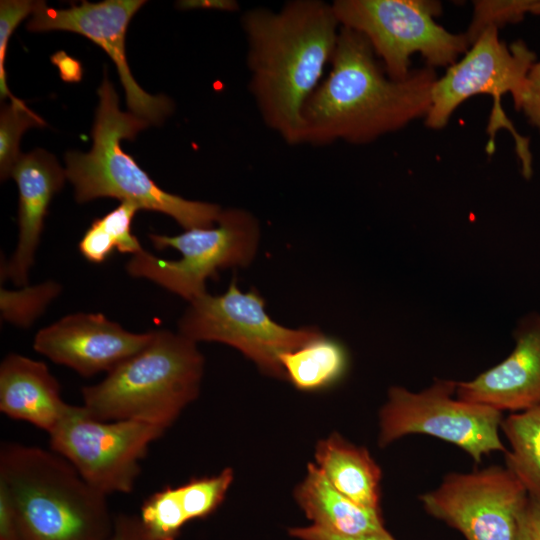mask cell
Segmentation results:
<instances>
[{"label": "cell", "mask_w": 540, "mask_h": 540, "mask_svg": "<svg viewBox=\"0 0 540 540\" xmlns=\"http://www.w3.org/2000/svg\"><path fill=\"white\" fill-rule=\"evenodd\" d=\"M71 404L61 397V387L47 365L11 353L0 365V411L7 417L34 425L48 434Z\"/></svg>", "instance_id": "e0dca14e"}, {"label": "cell", "mask_w": 540, "mask_h": 540, "mask_svg": "<svg viewBox=\"0 0 540 540\" xmlns=\"http://www.w3.org/2000/svg\"><path fill=\"white\" fill-rule=\"evenodd\" d=\"M529 12L540 15V0H530Z\"/></svg>", "instance_id": "d590c367"}, {"label": "cell", "mask_w": 540, "mask_h": 540, "mask_svg": "<svg viewBox=\"0 0 540 540\" xmlns=\"http://www.w3.org/2000/svg\"><path fill=\"white\" fill-rule=\"evenodd\" d=\"M332 7L340 26L363 35L395 80L411 73L414 53H420L431 68L449 67L471 46L466 33L453 34L435 22L441 11L435 1L335 0Z\"/></svg>", "instance_id": "8992f818"}, {"label": "cell", "mask_w": 540, "mask_h": 540, "mask_svg": "<svg viewBox=\"0 0 540 540\" xmlns=\"http://www.w3.org/2000/svg\"><path fill=\"white\" fill-rule=\"evenodd\" d=\"M51 62L57 66L60 78L65 82H79L82 79L83 70L81 63L66 54L65 51H57L51 56Z\"/></svg>", "instance_id": "836d02e7"}, {"label": "cell", "mask_w": 540, "mask_h": 540, "mask_svg": "<svg viewBox=\"0 0 540 540\" xmlns=\"http://www.w3.org/2000/svg\"><path fill=\"white\" fill-rule=\"evenodd\" d=\"M232 481V469L225 468L217 475L192 478L187 483L177 486L187 522L204 519L216 511L223 502Z\"/></svg>", "instance_id": "cb8c5ba5"}, {"label": "cell", "mask_w": 540, "mask_h": 540, "mask_svg": "<svg viewBox=\"0 0 540 540\" xmlns=\"http://www.w3.org/2000/svg\"><path fill=\"white\" fill-rule=\"evenodd\" d=\"M294 497L312 525L330 533L360 537L386 530L381 511L361 506L340 493L316 464H308Z\"/></svg>", "instance_id": "ac0fdd59"}, {"label": "cell", "mask_w": 540, "mask_h": 540, "mask_svg": "<svg viewBox=\"0 0 540 540\" xmlns=\"http://www.w3.org/2000/svg\"><path fill=\"white\" fill-rule=\"evenodd\" d=\"M280 362L286 380L301 391L313 392L342 380L349 355L342 342L320 333L299 348L283 353Z\"/></svg>", "instance_id": "ffe728a7"}, {"label": "cell", "mask_w": 540, "mask_h": 540, "mask_svg": "<svg viewBox=\"0 0 540 540\" xmlns=\"http://www.w3.org/2000/svg\"><path fill=\"white\" fill-rule=\"evenodd\" d=\"M500 428L510 446L505 453L506 467L530 496L540 499V402L503 418Z\"/></svg>", "instance_id": "44dd1931"}, {"label": "cell", "mask_w": 540, "mask_h": 540, "mask_svg": "<svg viewBox=\"0 0 540 540\" xmlns=\"http://www.w3.org/2000/svg\"><path fill=\"white\" fill-rule=\"evenodd\" d=\"M145 3L144 0L83 1L68 9H56L37 1L27 29L75 32L100 46L116 65L129 112L150 124L159 125L171 114L172 101L164 95H151L139 86L130 72L125 52L128 24Z\"/></svg>", "instance_id": "4fadbf2b"}, {"label": "cell", "mask_w": 540, "mask_h": 540, "mask_svg": "<svg viewBox=\"0 0 540 540\" xmlns=\"http://www.w3.org/2000/svg\"><path fill=\"white\" fill-rule=\"evenodd\" d=\"M138 516L153 540H176L187 523L177 487L171 486L148 496Z\"/></svg>", "instance_id": "603a6c76"}, {"label": "cell", "mask_w": 540, "mask_h": 540, "mask_svg": "<svg viewBox=\"0 0 540 540\" xmlns=\"http://www.w3.org/2000/svg\"><path fill=\"white\" fill-rule=\"evenodd\" d=\"M98 96L91 150L70 151L65 156L66 178L74 186L76 201L111 197L139 209L166 214L186 230L213 227L223 210L219 205L166 192L122 150V139H134L150 123L120 110L118 94L106 70Z\"/></svg>", "instance_id": "277c9868"}, {"label": "cell", "mask_w": 540, "mask_h": 540, "mask_svg": "<svg viewBox=\"0 0 540 540\" xmlns=\"http://www.w3.org/2000/svg\"><path fill=\"white\" fill-rule=\"evenodd\" d=\"M37 1L30 0H2L0 2V96L1 99L11 98V102H18L8 89L5 71V59L9 39L18 24L29 14L32 15Z\"/></svg>", "instance_id": "83f0119b"}, {"label": "cell", "mask_w": 540, "mask_h": 540, "mask_svg": "<svg viewBox=\"0 0 540 540\" xmlns=\"http://www.w3.org/2000/svg\"><path fill=\"white\" fill-rule=\"evenodd\" d=\"M259 236V223L251 213L239 208L222 210L213 227L175 236L149 234L156 249L174 248L180 259H161L143 249L131 257L126 270L192 302L207 293V279L216 277L219 270L247 266L256 254Z\"/></svg>", "instance_id": "52a82bcc"}, {"label": "cell", "mask_w": 540, "mask_h": 540, "mask_svg": "<svg viewBox=\"0 0 540 540\" xmlns=\"http://www.w3.org/2000/svg\"><path fill=\"white\" fill-rule=\"evenodd\" d=\"M151 338L152 331H127L100 313H75L39 330L33 347L53 362L90 377L110 372Z\"/></svg>", "instance_id": "5bb4252c"}, {"label": "cell", "mask_w": 540, "mask_h": 540, "mask_svg": "<svg viewBox=\"0 0 540 540\" xmlns=\"http://www.w3.org/2000/svg\"><path fill=\"white\" fill-rule=\"evenodd\" d=\"M528 491L507 467L449 473L419 499L425 511L466 540H516L517 518Z\"/></svg>", "instance_id": "7c38bea8"}, {"label": "cell", "mask_w": 540, "mask_h": 540, "mask_svg": "<svg viewBox=\"0 0 540 540\" xmlns=\"http://www.w3.org/2000/svg\"><path fill=\"white\" fill-rule=\"evenodd\" d=\"M204 358L196 342L168 330L99 383L82 388L83 406L102 421L135 420L168 429L200 390Z\"/></svg>", "instance_id": "5b68a950"}, {"label": "cell", "mask_w": 540, "mask_h": 540, "mask_svg": "<svg viewBox=\"0 0 540 540\" xmlns=\"http://www.w3.org/2000/svg\"><path fill=\"white\" fill-rule=\"evenodd\" d=\"M376 57L363 35L341 27L330 70L303 107L301 144H364L427 115L434 69L395 80Z\"/></svg>", "instance_id": "7a4b0ae2"}, {"label": "cell", "mask_w": 540, "mask_h": 540, "mask_svg": "<svg viewBox=\"0 0 540 540\" xmlns=\"http://www.w3.org/2000/svg\"><path fill=\"white\" fill-rule=\"evenodd\" d=\"M516 109L523 110L529 121L540 130V62L530 68L525 88Z\"/></svg>", "instance_id": "f1b7e54d"}, {"label": "cell", "mask_w": 540, "mask_h": 540, "mask_svg": "<svg viewBox=\"0 0 540 540\" xmlns=\"http://www.w3.org/2000/svg\"><path fill=\"white\" fill-rule=\"evenodd\" d=\"M516 540H540V499L528 495L517 518Z\"/></svg>", "instance_id": "f546056e"}, {"label": "cell", "mask_w": 540, "mask_h": 540, "mask_svg": "<svg viewBox=\"0 0 540 540\" xmlns=\"http://www.w3.org/2000/svg\"><path fill=\"white\" fill-rule=\"evenodd\" d=\"M241 27L248 87L263 122L287 144H301L303 107L323 80L341 29L332 3L255 7L242 14Z\"/></svg>", "instance_id": "6da1fadb"}, {"label": "cell", "mask_w": 540, "mask_h": 540, "mask_svg": "<svg viewBox=\"0 0 540 540\" xmlns=\"http://www.w3.org/2000/svg\"><path fill=\"white\" fill-rule=\"evenodd\" d=\"M0 540H21L16 509L2 485H0Z\"/></svg>", "instance_id": "1f68e13d"}, {"label": "cell", "mask_w": 540, "mask_h": 540, "mask_svg": "<svg viewBox=\"0 0 540 540\" xmlns=\"http://www.w3.org/2000/svg\"><path fill=\"white\" fill-rule=\"evenodd\" d=\"M111 540H153L143 527L139 516L120 513L115 516Z\"/></svg>", "instance_id": "d6a6232c"}, {"label": "cell", "mask_w": 540, "mask_h": 540, "mask_svg": "<svg viewBox=\"0 0 540 540\" xmlns=\"http://www.w3.org/2000/svg\"><path fill=\"white\" fill-rule=\"evenodd\" d=\"M60 291V285L52 281L34 286H23L17 291L1 288V316L16 326L29 327L44 312L48 304L59 295Z\"/></svg>", "instance_id": "484cf974"}, {"label": "cell", "mask_w": 540, "mask_h": 540, "mask_svg": "<svg viewBox=\"0 0 540 540\" xmlns=\"http://www.w3.org/2000/svg\"><path fill=\"white\" fill-rule=\"evenodd\" d=\"M179 333L188 339L230 345L251 359L263 372L285 379L283 353L295 350L321 332L316 327L291 329L267 314L265 300L252 288L242 292L236 280L221 295L205 293L190 302L179 321Z\"/></svg>", "instance_id": "30bf717a"}, {"label": "cell", "mask_w": 540, "mask_h": 540, "mask_svg": "<svg viewBox=\"0 0 540 540\" xmlns=\"http://www.w3.org/2000/svg\"><path fill=\"white\" fill-rule=\"evenodd\" d=\"M315 460L340 493L361 506L381 511V469L366 448L333 433L317 443Z\"/></svg>", "instance_id": "d6986e66"}, {"label": "cell", "mask_w": 540, "mask_h": 540, "mask_svg": "<svg viewBox=\"0 0 540 540\" xmlns=\"http://www.w3.org/2000/svg\"><path fill=\"white\" fill-rule=\"evenodd\" d=\"M289 534L300 540H395L387 530L360 537H344L325 531L315 525L291 528Z\"/></svg>", "instance_id": "4dcf8cb0"}, {"label": "cell", "mask_w": 540, "mask_h": 540, "mask_svg": "<svg viewBox=\"0 0 540 540\" xmlns=\"http://www.w3.org/2000/svg\"><path fill=\"white\" fill-rule=\"evenodd\" d=\"M10 177L19 191V235L11 258L2 261L1 276L4 274V279L26 286L49 204L63 187L66 173L53 155L35 149L20 156Z\"/></svg>", "instance_id": "2e32d148"}, {"label": "cell", "mask_w": 540, "mask_h": 540, "mask_svg": "<svg viewBox=\"0 0 540 540\" xmlns=\"http://www.w3.org/2000/svg\"><path fill=\"white\" fill-rule=\"evenodd\" d=\"M0 485L17 512L21 540H111L115 516L107 495L91 486L61 455L5 442Z\"/></svg>", "instance_id": "3957f363"}, {"label": "cell", "mask_w": 540, "mask_h": 540, "mask_svg": "<svg viewBox=\"0 0 540 540\" xmlns=\"http://www.w3.org/2000/svg\"><path fill=\"white\" fill-rule=\"evenodd\" d=\"M139 208L130 202L121 204L95 219L81 238L78 248L89 262L102 263L116 249L132 256L143 250L132 233V222Z\"/></svg>", "instance_id": "7402d4cb"}, {"label": "cell", "mask_w": 540, "mask_h": 540, "mask_svg": "<svg viewBox=\"0 0 540 540\" xmlns=\"http://www.w3.org/2000/svg\"><path fill=\"white\" fill-rule=\"evenodd\" d=\"M515 347L499 364L470 381L457 382V398L499 411H524L540 402V314L523 317Z\"/></svg>", "instance_id": "9a60e30c"}, {"label": "cell", "mask_w": 540, "mask_h": 540, "mask_svg": "<svg viewBox=\"0 0 540 540\" xmlns=\"http://www.w3.org/2000/svg\"><path fill=\"white\" fill-rule=\"evenodd\" d=\"M180 9L207 8L227 12L239 11V4L234 0H182L177 3Z\"/></svg>", "instance_id": "e575fe53"}, {"label": "cell", "mask_w": 540, "mask_h": 540, "mask_svg": "<svg viewBox=\"0 0 540 540\" xmlns=\"http://www.w3.org/2000/svg\"><path fill=\"white\" fill-rule=\"evenodd\" d=\"M530 0L475 1L474 15L466 32L471 44L488 26L500 27L509 22L520 21L529 12Z\"/></svg>", "instance_id": "4316f807"}, {"label": "cell", "mask_w": 540, "mask_h": 540, "mask_svg": "<svg viewBox=\"0 0 540 540\" xmlns=\"http://www.w3.org/2000/svg\"><path fill=\"white\" fill-rule=\"evenodd\" d=\"M45 121L30 110L25 103L4 104L0 112V175L4 181L20 158V139L26 129L43 127Z\"/></svg>", "instance_id": "d4e9b609"}, {"label": "cell", "mask_w": 540, "mask_h": 540, "mask_svg": "<svg viewBox=\"0 0 540 540\" xmlns=\"http://www.w3.org/2000/svg\"><path fill=\"white\" fill-rule=\"evenodd\" d=\"M167 429L142 421H102L82 406L70 405L49 433L51 450L70 462L91 486L128 494L141 473L150 445Z\"/></svg>", "instance_id": "8fae6325"}, {"label": "cell", "mask_w": 540, "mask_h": 540, "mask_svg": "<svg viewBox=\"0 0 540 540\" xmlns=\"http://www.w3.org/2000/svg\"><path fill=\"white\" fill-rule=\"evenodd\" d=\"M536 55L525 43L506 45L498 38V28L486 27L460 61L448 67L438 78L431 93L425 124L432 129L444 127L454 110L469 97L489 94L494 99L491 126L508 128L515 139L523 175L532 174L528 141L518 135L504 115L500 97L510 93L516 105L525 88L527 75Z\"/></svg>", "instance_id": "9c48e42d"}, {"label": "cell", "mask_w": 540, "mask_h": 540, "mask_svg": "<svg viewBox=\"0 0 540 540\" xmlns=\"http://www.w3.org/2000/svg\"><path fill=\"white\" fill-rule=\"evenodd\" d=\"M457 382L436 379L420 392L394 386L379 413L381 448L410 434H425L464 450L475 463L504 452L499 430L502 412L455 398Z\"/></svg>", "instance_id": "ba28073f"}]
</instances>
